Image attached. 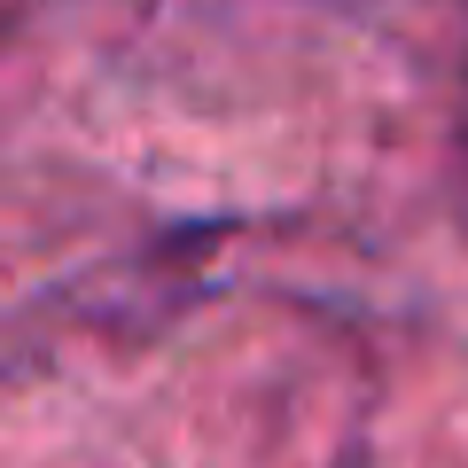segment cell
<instances>
[{
	"mask_svg": "<svg viewBox=\"0 0 468 468\" xmlns=\"http://www.w3.org/2000/svg\"><path fill=\"white\" fill-rule=\"evenodd\" d=\"M344 468H367V461H359V452H351V461H344Z\"/></svg>",
	"mask_w": 468,
	"mask_h": 468,
	"instance_id": "obj_1",
	"label": "cell"
}]
</instances>
